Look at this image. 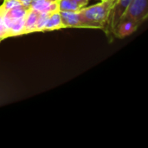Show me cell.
<instances>
[{
	"mask_svg": "<svg viewBox=\"0 0 148 148\" xmlns=\"http://www.w3.org/2000/svg\"><path fill=\"white\" fill-rule=\"evenodd\" d=\"M114 2L115 0H107L89 7L85 6L80 10V13L93 29L106 30Z\"/></svg>",
	"mask_w": 148,
	"mask_h": 148,
	"instance_id": "obj_1",
	"label": "cell"
},
{
	"mask_svg": "<svg viewBox=\"0 0 148 148\" xmlns=\"http://www.w3.org/2000/svg\"><path fill=\"white\" fill-rule=\"evenodd\" d=\"M148 16V0H132L121 18H129L141 24Z\"/></svg>",
	"mask_w": 148,
	"mask_h": 148,
	"instance_id": "obj_2",
	"label": "cell"
},
{
	"mask_svg": "<svg viewBox=\"0 0 148 148\" xmlns=\"http://www.w3.org/2000/svg\"><path fill=\"white\" fill-rule=\"evenodd\" d=\"M62 18V22L64 28H83V29H93L82 16L80 11L77 12H67L59 11Z\"/></svg>",
	"mask_w": 148,
	"mask_h": 148,
	"instance_id": "obj_3",
	"label": "cell"
},
{
	"mask_svg": "<svg viewBox=\"0 0 148 148\" xmlns=\"http://www.w3.org/2000/svg\"><path fill=\"white\" fill-rule=\"evenodd\" d=\"M140 26V23H138L137 22L132 19L121 18L114 25L111 32L115 37L123 39L125 37L131 36L133 33H134Z\"/></svg>",
	"mask_w": 148,
	"mask_h": 148,
	"instance_id": "obj_4",
	"label": "cell"
},
{
	"mask_svg": "<svg viewBox=\"0 0 148 148\" xmlns=\"http://www.w3.org/2000/svg\"><path fill=\"white\" fill-rule=\"evenodd\" d=\"M132 0H115L114 7L112 9L109 20L108 23V26L106 29V32H111L114 25L121 19L124 12L126 11L127 6L131 3Z\"/></svg>",
	"mask_w": 148,
	"mask_h": 148,
	"instance_id": "obj_5",
	"label": "cell"
},
{
	"mask_svg": "<svg viewBox=\"0 0 148 148\" xmlns=\"http://www.w3.org/2000/svg\"><path fill=\"white\" fill-rule=\"evenodd\" d=\"M40 14L41 12L37 11L36 10H34L30 7L28 9L24 18V25L22 35L36 32V24Z\"/></svg>",
	"mask_w": 148,
	"mask_h": 148,
	"instance_id": "obj_6",
	"label": "cell"
},
{
	"mask_svg": "<svg viewBox=\"0 0 148 148\" xmlns=\"http://www.w3.org/2000/svg\"><path fill=\"white\" fill-rule=\"evenodd\" d=\"M59 0H32L30 8L41 13H52L58 10Z\"/></svg>",
	"mask_w": 148,
	"mask_h": 148,
	"instance_id": "obj_7",
	"label": "cell"
},
{
	"mask_svg": "<svg viewBox=\"0 0 148 148\" xmlns=\"http://www.w3.org/2000/svg\"><path fill=\"white\" fill-rule=\"evenodd\" d=\"M62 29H65V28L62 22L59 10L50 13L48 16V19L46 21V23L43 27L42 31H53V30H58Z\"/></svg>",
	"mask_w": 148,
	"mask_h": 148,
	"instance_id": "obj_8",
	"label": "cell"
},
{
	"mask_svg": "<svg viewBox=\"0 0 148 148\" xmlns=\"http://www.w3.org/2000/svg\"><path fill=\"white\" fill-rule=\"evenodd\" d=\"M29 8L19 4L17 6H15L11 9H10L9 10H7L4 13V17L7 19H10V20H16V19H20V18H23L26 16L27 10Z\"/></svg>",
	"mask_w": 148,
	"mask_h": 148,
	"instance_id": "obj_9",
	"label": "cell"
},
{
	"mask_svg": "<svg viewBox=\"0 0 148 148\" xmlns=\"http://www.w3.org/2000/svg\"><path fill=\"white\" fill-rule=\"evenodd\" d=\"M83 7L77 3L74 0H59L58 10L67 12H77L80 11Z\"/></svg>",
	"mask_w": 148,
	"mask_h": 148,
	"instance_id": "obj_10",
	"label": "cell"
},
{
	"mask_svg": "<svg viewBox=\"0 0 148 148\" xmlns=\"http://www.w3.org/2000/svg\"><path fill=\"white\" fill-rule=\"evenodd\" d=\"M10 37L9 35V29L5 24L4 22V17H3V14H2L0 12V42L3 41L5 38Z\"/></svg>",
	"mask_w": 148,
	"mask_h": 148,
	"instance_id": "obj_11",
	"label": "cell"
},
{
	"mask_svg": "<svg viewBox=\"0 0 148 148\" xmlns=\"http://www.w3.org/2000/svg\"><path fill=\"white\" fill-rule=\"evenodd\" d=\"M20 3L16 0H3V3L0 5V12L4 15V13L10 9L19 5Z\"/></svg>",
	"mask_w": 148,
	"mask_h": 148,
	"instance_id": "obj_12",
	"label": "cell"
},
{
	"mask_svg": "<svg viewBox=\"0 0 148 148\" xmlns=\"http://www.w3.org/2000/svg\"><path fill=\"white\" fill-rule=\"evenodd\" d=\"M20 4L27 7V8H29L30 7V4H31V1L32 0H16Z\"/></svg>",
	"mask_w": 148,
	"mask_h": 148,
	"instance_id": "obj_13",
	"label": "cell"
},
{
	"mask_svg": "<svg viewBox=\"0 0 148 148\" xmlns=\"http://www.w3.org/2000/svg\"><path fill=\"white\" fill-rule=\"evenodd\" d=\"M74 1H75L77 3H79L82 7H85L88 3V0H74Z\"/></svg>",
	"mask_w": 148,
	"mask_h": 148,
	"instance_id": "obj_14",
	"label": "cell"
},
{
	"mask_svg": "<svg viewBox=\"0 0 148 148\" xmlns=\"http://www.w3.org/2000/svg\"><path fill=\"white\" fill-rule=\"evenodd\" d=\"M101 1H107V0H101Z\"/></svg>",
	"mask_w": 148,
	"mask_h": 148,
	"instance_id": "obj_15",
	"label": "cell"
}]
</instances>
